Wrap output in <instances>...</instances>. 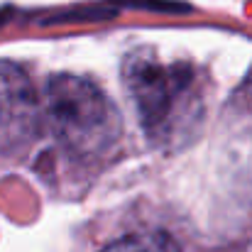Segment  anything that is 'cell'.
I'll list each match as a JSON object with an SVG mask.
<instances>
[{
  "label": "cell",
  "mask_w": 252,
  "mask_h": 252,
  "mask_svg": "<svg viewBox=\"0 0 252 252\" xmlns=\"http://www.w3.org/2000/svg\"><path fill=\"white\" fill-rule=\"evenodd\" d=\"M123 76L147 140L164 150L184 145L203 118V88L193 66L142 52L127 57Z\"/></svg>",
  "instance_id": "cell-1"
},
{
  "label": "cell",
  "mask_w": 252,
  "mask_h": 252,
  "mask_svg": "<svg viewBox=\"0 0 252 252\" xmlns=\"http://www.w3.org/2000/svg\"><path fill=\"white\" fill-rule=\"evenodd\" d=\"M39 123L74 157L93 159L115 147L123 125L110 98L84 76L57 74L39 98Z\"/></svg>",
  "instance_id": "cell-2"
},
{
  "label": "cell",
  "mask_w": 252,
  "mask_h": 252,
  "mask_svg": "<svg viewBox=\"0 0 252 252\" xmlns=\"http://www.w3.org/2000/svg\"><path fill=\"white\" fill-rule=\"evenodd\" d=\"M39 125V98L30 76L12 62L0 59V145L25 142Z\"/></svg>",
  "instance_id": "cell-3"
},
{
  "label": "cell",
  "mask_w": 252,
  "mask_h": 252,
  "mask_svg": "<svg viewBox=\"0 0 252 252\" xmlns=\"http://www.w3.org/2000/svg\"><path fill=\"white\" fill-rule=\"evenodd\" d=\"M103 252H179V245L164 233H135L110 243Z\"/></svg>",
  "instance_id": "cell-4"
}]
</instances>
